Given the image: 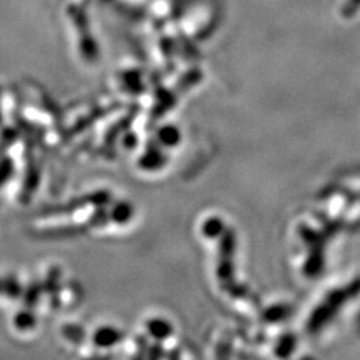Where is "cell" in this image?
Returning <instances> with one entry per match:
<instances>
[{
	"label": "cell",
	"instance_id": "1",
	"mask_svg": "<svg viewBox=\"0 0 360 360\" xmlns=\"http://www.w3.org/2000/svg\"><path fill=\"white\" fill-rule=\"evenodd\" d=\"M360 295V278L354 279L350 285H345L340 290L332 291L330 295L324 299L321 305L312 312L308 320V330L309 332H319L324 328L335 315L338 314L345 303Z\"/></svg>",
	"mask_w": 360,
	"mask_h": 360
},
{
	"label": "cell",
	"instance_id": "2",
	"mask_svg": "<svg viewBox=\"0 0 360 360\" xmlns=\"http://www.w3.org/2000/svg\"><path fill=\"white\" fill-rule=\"evenodd\" d=\"M302 236L305 238V242L311 246V254L309 258L307 260V267L305 272L308 275H317L320 270L323 269V262H324V254H323V246H321V240H315V234L314 231L303 229Z\"/></svg>",
	"mask_w": 360,
	"mask_h": 360
},
{
	"label": "cell",
	"instance_id": "3",
	"mask_svg": "<svg viewBox=\"0 0 360 360\" xmlns=\"http://www.w3.org/2000/svg\"><path fill=\"white\" fill-rule=\"evenodd\" d=\"M359 8H360V0H348L347 6L344 8V15L345 17H353Z\"/></svg>",
	"mask_w": 360,
	"mask_h": 360
}]
</instances>
